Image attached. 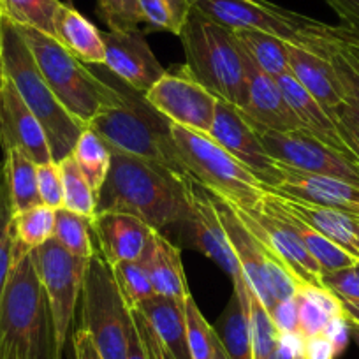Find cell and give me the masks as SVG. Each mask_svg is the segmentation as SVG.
Masks as SVG:
<instances>
[{
  "instance_id": "obj_38",
  "label": "cell",
  "mask_w": 359,
  "mask_h": 359,
  "mask_svg": "<svg viewBox=\"0 0 359 359\" xmlns=\"http://www.w3.org/2000/svg\"><path fill=\"white\" fill-rule=\"evenodd\" d=\"M144 23L157 30H165L180 36L191 15L189 0H137Z\"/></svg>"
},
{
  "instance_id": "obj_54",
  "label": "cell",
  "mask_w": 359,
  "mask_h": 359,
  "mask_svg": "<svg viewBox=\"0 0 359 359\" xmlns=\"http://www.w3.org/2000/svg\"><path fill=\"white\" fill-rule=\"evenodd\" d=\"M130 320H133V319H130ZM126 359H147L143 347H141L140 337H137V333H136V330H134V326H130L129 347H127V358Z\"/></svg>"
},
{
  "instance_id": "obj_47",
  "label": "cell",
  "mask_w": 359,
  "mask_h": 359,
  "mask_svg": "<svg viewBox=\"0 0 359 359\" xmlns=\"http://www.w3.org/2000/svg\"><path fill=\"white\" fill-rule=\"evenodd\" d=\"M271 320H273L275 327L278 333H291V331H299V320H298V299L289 298L277 302L273 310L269 312Z\"/></svg>"
},
{
  "instance_id": "obj_7",
  "label": "cell",
  "mask_w": 359,
  "mask_h": 359,
  "mask_svg": "<svg viewBox=\"0 0 359 359\" xmlns=\"http://www.w3.org/2000/svg\"><path fill=\"white\" fill-rule=\"evenodd\" d=\"M178 37L192 76L213 95L243 108L247 102L245 50L233 30L191 11Z\"/></svg>"
},
{
  "instance_id": "obj_28",
  "label": "cell",
  "mask_w": 359,
  "mask_h": 359,
  "mask_svg": "<svg viewBox=\"0 0 359 359\" xmlns=\"http://www.w3.org/2000/svg\"><path fill=\"white\" fill-rule=\"evenodd\" d=\"M233 296L213 326L231 359H252L250 320L247 305V282L243 275L233 280Z\"/></svg>"
},
{
  "instance_id": "obj_58",
  "label": "cell",
  "mask_w": 359,
  "mask_h": 359,
  "mask_svg": "<svg viewBox=\"0 0 359 359\" xmlns=\"http://www.w3.org/2000/svg\"><path fill=\"white\" fill-rule=\"evenodd\" d=\"M345 316H347V313H345ZM347 323H348V331H351V338H354V341L359 347V323L358 320L351 319L348 316H347Z\"/></svg>"
},
{
  "instance_id": "obj_16",
  "label": "cell",
  "mask_w": 359,
  "mask_h": 359,
  "mask_svg": "<svg viewBox=\"0 0 359 359\" xmlns=\"http://www.w3.org/2000/svg\"><path fill=\"white\" fill-rule=\"evenodd\" d=\"M102 39L106 46L104 67L140 94H147L164 76L165 69L157 60L140 29L126 32L108 30L102 32Z\"/></svg>"
},
{
  "instance_id": "obj_4",
  "label": "cell",
  "mask_w": 359,
  "mask_h": 359,
  "mask_svg": "<svg viewBox=\"0 0 359 359\" xmlns=\"http://www.w3.org/2000/svg\"><path fill=\"white\" fill-rule=\"evenodd\" d=\"M16 27L55 97L83 127L106 109L122 104L118 86L99 78L55 37L30 27Z\"/></svg>"
},
{
  "instance_id": "obj_2",
  "label": "cell",
  "mask_w": 359,
  "mask_h": 359,
  "mask_svg": "<svg viewBox=\"0 0 359 359\" xmlns=\"http://www.w3.org/2000/svg\"><path fill=\"white\" fill-rule=\"evenodd\" d=\"M0 359H60L34 250L15 247V262L0 299Z\"/></svg>"
},
{
  "instance_id": "obj_57",
  "label": "cell",
  "mask_w": 359,
  "mask_h": 359,
  "mask_svg": "<svg viewBox=\"0 0 359 359\" xmlns=\"http://www.w3.org/2000/svg\"><path fill=\"white\" fill-rule=\"evenodd\" d=\"M344 303V310L351 319L358 320L359 323V302H348V299H341Z\"/></svg>"
},
{
  "instance_id": "obj_10",
  "label": "cell",
  "mask_w": 359,
  "mask_h": 359,
  "mask_svg": "<svg viewBox=\"0 0 359 359\" xmlns=\"http://www.w3.org/2000/svg\"><path fill=\"white\" fill-rule=\"evenodd\" d=\"M34 259H36L37 275L50 303L58 358L62 359L76 316V306L81 298L88 261L72 255L55 238L36 248Z\"/></svg>"
},
{
  "instance_id": "obj_1",
  "label": "cell",
  "mask_w": 359,
  "mask_h": 359,
  "mask_svg": "<svg viewBox=\"0 0 359 359\" xmlns=\"http://www.w3.org/2000/svg\"><path fill=\"white\" fill-rule=\"evenodd\" d=\"M192 189L194 184H185L164 169L113 151L97 212L130 213L161 234L172 227L180 231L191 212Z\"/></svg>"
},
{
  "instance_id": "obj_25",
  "label": "cell",
  "mask_w": 359,
  "mask_h": 359,
  "mask_svg": "<svg viewBox=\"0 0 359 359\" xmlns=\"http://www.w3.org/2000/svg\"><path fill=\"white\" fill-rule=\"evenodd\" d=\"M271 194H275V192H271ZM275 198L285 210L294 213L296 217L305 220L320 234L330 238L338 247L359 259V213L324 208V206L312 205V203L284 198L280 194H275Z\"/></svg>"
},
{
  "instance_id": "obj_44",
  "label": "cell",
  "mask_w": 359,
  "mask_h": 359,
  "mask_svg": "<svg viewBox=\"0 0 359 359\" xmlns=\"http://www.w3.org/2000/svg\"><path fill=\"white\" fill-rule=\"evenodd\" d=\"M37 191L41 205L53 210L62 208V172L57 161L37 164Z\"/></svg>"
},
{
  "instance_id": "obj_12",
  "label": "cell",
  "mask_w": 359,
  "mask_h": 359,
  "mask_svg": "<svg viewBox=\"0 0 359 359\" xmlns=\"http://www.w3.org/2000/svg\"><path fill=\"white\" fill-rule=\"evenodd\" d=\"M148 104L176 126L210 134L219 97L198 81L187 65H176L144 94Z\"/></svg>"
},
{
  "instance_id": "obj_41",
  "label": "cell",
  "mask_w": 359,
  "mask_h": 359,
  "mask_svg": "<svg viewBox=\"0 0 359 359\" xmlns=\"http://www.w3.org/2000/svg\"><path fill=\"white\" fill-rule=\"evenodd\" d=\"M111 268L120 294H122L123 303L129 310L136 309L144 299H150L151 296H155L150 278H148L147 271L140 261L120 262Z\"/></svg>"
},
{
  "instance_id": "obj_55",
  "label": "cell",
  "mask_w": 359,
  "mask_h": 359,
  "mask_svg": "<svg viewBox=\"0 0 359 359\" xmlns=\"http://www.w3.org/2000/svg\"><path fill=\"white\" fill-rule=\"evenodd\" d=\"M337 109H340L344 115H347L348 118L354 120L355 123H359V102L358 101H352V99H347L341 106H338Z\"/></svg>"
},
{
  "instance_id": "obj_60",
  "label": "cell",
  "mask_w": 359,
  "mask_h": 359,
  "mask_svg": "<svg viewBox=\"0 0 359 359\" xmlns=\"http://www.w3.org/2000/svg\"><path fill=\"white\" fill-rule=\"evenodd\" d=\"M341 25V23H340ZM345 27V25H344ZM345 30H347V34H348V37H351L352 41H354V43H358L359 44V34H355L354 30H351V29H347V27H345Z\"/></svg>"
},
{
  "instance_id": "obj_22",
  "label": "cell",
  "mask_w": 359,
  "mask_h": 359,
  "mask_svg": "<svg viewBox=\"0 0 359 359\" xmlns=\"http://www.w3.org/2000/svg\"><path fill=\"white\" fill-rule=\"evenodd\" d=\"M289 71L299 85L327 111H334L347 101L345 90L331 58L287 43Z\"/></svg>"
},
{
  "instance_id": "obj_32",
  "label": "cell",
  "mask_w": 359,
  "mask_h": 359,
  "mask_svg": "<svg viewBox=\"0 0 359 359\" xmlns=\"http://www.w3.org/2000/svg\"><path fill=\"white\" fill-rule=\"evenodd\" d=\"M255 65L271 78L289 74L287 43L259 30H233Z\"/></svg>"
},
{
  "instance_id": "obj_50",
  "label": "cell",
  "mask_w": 359,
  "mask_h": 359,
  "mask_svg": "<svg viewBox=\"0 0 359 359\" xmlns=\"http://www.w3.org/2000/svg\"><path fill=\"white\" fill-rule=\"evenodd\" d=\"M331 113H333L334 120H337L338 129H340V134L341 137H344L345 143H347L348 150H351L352 154L355 155V158L359 161V123H355L354 120H351L347 115H344L340 109H334V111Z\"/></svg>"
},
{
  "instance_id": "obj_56",
  "label": "cell",
  "mask_w": 359,
  "mask_h": 359,
  "mask_svg": "<svg viewBox=\"0 0 359 359\" xmlns=\"http://www.w3.org/2000/svg\"><path fill=\"white\" fill-rule=\"evenodd\" d=\"M212 359H231L229 354L226 352V348H224L222 341H220L219 337H217L215 331H213V358Z\"/></svg>"
},
{
  "instance_id": "obj_61",
  "label": "cell",
  "mask_w": 359,
  "mask_h": 359,
  "mask_svg": "<svg viewBox=\"0 0 359 359\" xmlns=\"http://www.w3.org/2000/svg\"><path fill=\"white\" fill-rule=\"evenodd\" d=\"M0 36H2V11H0ZM0 81H2V62H0Z\"/></svg>"
},
{
  "instance_id": "obj_62",
  "label": "cell",
  "mask_w": 359,
  "mask_h": 359,
  "mask_svg": "<svg viewBox=\"0 0 359 359\" xmlns=\"http://www.w3.org/2000/svg\"><path fill=\"white\" fill-rule=\"evenodd\" d=\"M347 36H348V34H347Z\"/></svg>"
},
{
  "instance_id": "obj_21",
  "label": "cell",
  "mask_w": 359,
  "mask_h": 359,
  "mask_svg": "<svg viewBox=\"0 0 359 359\" xmlns=\"http://www.w3.org/2000/svg\"><path fill=\"white\" fill-rule=\"evenodd\" d=\"M280 164V162H278ZM282 180L277 189L269 192L284 198L312 203L324 208L345 210L359 213V185L333 176L313 175L280 164Z\"/></svg>"
},
{
  "instance_id": "obj_51",
  "label": "cell",
  "mask_w": 359,
  "mask_h": 359,
  "mask_svg": "<svg viewBox=\"0 0 359 359\" xmlns=\"http://www.w3.org/2000/svg\"><path fill=\"white\" fill-rule=\"evenodd\" d=\"M305 341L302 331H291V333H278L277 348L287 354L291 359H305Z\"/></svg>"
},
{
  "instance_id": "obj_36",
  "label": "cell",
  "mask_w": 359,
  "mask_h": 359,
  "mask_svg": "<svg viewBox=\"0 0 359 359\" xmlns=\"http://www.w3.org/2000/svg\"><path fill=\"white\" fill-rule=\"evenodd\" d=\"M92 227L90 220L81 215L69 212V210H57L55 215V233L53 238L72 255L81 259H92L97 252L92 241Z\"/></svg>"
},
{
  "instance_id": "obj_20",
  "label": "cell",
  "mask_w": 359,
  "mask_h": 359,
  "mask_svg": "<svg viewBox=\"0 0 359 359\" xmlns=\"http://www.w3.org/2000/svg\"><path fill=\"white\" fill-rule=\"evenodd\" d=\"M90 227L97 240L99 254L109 266L141 261L154 234L143 220L120 212H97Z\"/></svg>"
},
{
  "instance_id": "obj_27",
  "label": "cell",
  "mask_w": 359,
  "mask_h": 359,
  "mask_svg": "<svg viewBox=\"0 0 359 359\" xmlns=\"http://www.w3.org/2000/svg\"><path fill=\"white\" fill-rule=\"evenodd\" d=\"M133 310L143 313L158 340L169 348L175 359H191L184 302L155 294L150 299H144Z\"/></svg>"
},
{
  "instance_id": "obj_53",
  "label": "cell",
  "mask_w": 359,
  "mask_h": 359,
  "mask_svg": "<svg viewBox=\"0 0 359 359\" xmlns=\"http://www.w3.org/2000/svg\"><path fill=\"white\" fill-rule=\"evenodd\" d=\"M72 347H74V359H102L92 337L79 327L72 337Z\"/></svg>"
},
{
  "instance_id": "obj_8",
  "label": "cell",
  "mask_w": 359,
  "mask_h": 359,
  "mask_svg": "<svg viewBox=\"0 0 359 359\" xmlns=\"http://www.w3.org/2000/svg\"><path fill=\"white\" fill-rule=\"evenodd\" d=\"M171 136L196 184L240 208L252 210L261 205L264 185L210 134L171 122Z\"/></svg>"
},
{
  "instance_id": "obj_15",
  "label": "cell",
  "mask_w": 359,
  "mask_h": 359,
  "mask_svg": "<svg viewBox=\"0 0 359 359\" xmlns=\"http://www.w3.org/2000/svg\"><path fill=\"white\" fill-rule=\"evenodd\" d=\"M178 233L187 241L189 247L196 248L203 255L212 259L231 278V282L240 277V262L234 255L226 229L220 222L215 203L210 192L201 185L194 184L191 194V212Z\"/></svg>"
},
{
  "instance_id": "obj_59",
  "label": "cell",
  "mask_w": 359,
  "mask_h": 359,
  "mask_svg": "<svg viewBox=\"0 0 359 359\" xmlns=\"http://www.w3.org/2000/svg\"><path fill=\"white\" fill-rule=\"evenodd\" d=\"M269 359H291V358H289L287 354H284V352H282V351H278V348H275L273 355H271V358H269Z\"/></svg>"
},
{
  "instance_id": "obj_43",
  "label": "cell",
  "mask_w": 359,
  "mask_h": 359,
  "mask_svg": "<svg viewBox=\"0 0 359 359\" xmlns=\"http://www.w3.org/2000/svg\"><path fill=\"white\" fill-rule=\"evenodd\" d=\"M99 15L113 32L136 30L144 23L137 0H97Z\"/></svg>"
},
{
  "instance_id": "obj_35",
  "label": "cell",
  "mask_w": 359,
  "mask_h": 359,
  "mask_svg": "<svg viewBox=\"0 0 359 359\" xmlns=\"http://www.w3.org/2000/svg\"><path fill=\"white\" fill-rule=\"evenodd\" d=\"M60 0H0L2 16L16 25L30 27L53 37V22Z\"/></svg>"
},
{
  "instance_id": "obj_29",
  "label": "cell",
  "mask_w": 359,
  "mask_h": 359,
  "mask_svg": "<svg viewBox=\"0 0 359 359\" xmlns=\"http://www.w3.org/2000/svg\"><path fill=\"white\" fill-rule=\"evenodd\" d=\"M262 201L266 205H269L289 226L292 227L298 238L302 240V243L305 245L306 250L310 252L313 259L319 262V266L323 268V271H337V269L348 268V266L359 264V259L354 257L352 254L345 252L344 248L338 247L337 243L326 238L324 234H320L319 231L313 229L310 224H306L305 220H302L299 217H296L294 213H291L289 210H285L284 206L278 203V199L275 198V194L266 191Z\"/></svg>"
},
{
  "instance_id": "obj_39",
  "label": "cell",
  "mask_w": 359,
  "mask_h": 359,
  "mask_svg": "<svg viewBox=\"0 0 359 359\" xmlns=\"http://www.w3.org/2000/svg\"><path fill=\"white\" fill-rule=\"evenodd\" d=\"M13 206L9 199L4 162H0V299L4 294L13 262H15V233H13Z\"/></svg>"
},
{
  "instance_id": "obj_23",
  "label": "cell",
  "mask_w": 359,
  "mask_h": 359,
  "mask_svg": "<svg viewBox=\"0 0 359 359\" xmlns=\"http://www.w3.org/2000/svg\"><path fill=\"white\" fill-rule=\"evenodd\" d=\"M140 262L143 264L157 296L184 303L191 296L182 262V250L164 234L154 231Z\"/></svg>"
},
{
  "instance_id": "obj_17",
  "label": "cell",
  "mask_w": 359,
  "mask_h": 359,
  "mask_svg": "<svg viewBox=\"0 0 359 359\" xmlns=\"http://www.w3.org/2000/svg\"><path fill=\"white\" fill-rule=\"evenodd\" d=\"M0 147L18 148L36 164L55 161L43 126L6 76L0 81Z\"/></svg>"
},
{
  "instance_id": "obj_5",
  "label": "cell",
  "mask_w": 359,
  "mask_h": 359,
  "mask_svg": "<svg viewBox=\"0 0 359 359\" xmlns=\"http://www.w3.org/2000/svg\"><path fill=\"white\" fill-rule=\"evenodd\" d=\"M0 62L2 76L15 85L20 97L43 126L55 161L58 162L71 155L85 127L55 97L53 90L41 74L18 27L4 16L0 36Z\"/></svg>"
},
{
  "instance_id": "obj_13",
  "label": "cell",
  "mask_w": 359,
  "mask_h": 359,
  "mask_svg": "<svg viewBox=\"0 0 359 359\" xmlns=\"http://www.w3.org/2000/svg\"><path fill=\"white\" fill-rule=\"evenodd\" d=\"M234 210L240 215V219L243 220L247 229L275 257L280 259L291 269V273L298 278L299 284L302 282L320 284L323 268L319 266V262L310 255V252L302 243L298 234L292 231V227L271 206L261 201L257 208L245 210L240 208V206H234Z\"/></svg>"
},
{
  "instance_id": "obj_52",
  "label": "cell",
  "mask_w": 359,
  "mask_h": 359,
  "mask_svg": "<svg viewBox=\"0 0 359 359\" xmlns=\"http://www.w3.org/2000/svg\"><path fill=\"white\" fill-rule=\"evenodd\" d=\"M338 354L326 334L309 337L305 341V359H337Z\"/></svg>"
},
{
  "instance_id": "obj_31",
  "label": "cell",
  "mask_w": 359,
  "mask_h": 359,
  "mask_svg": "<svg viewBox=\"0 0 359 359\" xmlns=\"http://www.w3.org/2000/svg\"><path fill=\"white\" fill-rule=\"evenodd\" d=\"M111 155V148L90 127H85L81 130L71 151V157L74 158L76 165L81 169V172L86 176V180L90 182L92 189L97 192V196L109 175Z\"/></svg>"
},
{
  "instance_id": "obj_48",
  "label": "cell",
  "mask_w": 359,
  "mask_h": 359,
  "mask_svg": "<svg viewBox=\"0 0 359 359\" xmlns=\"http://www.w3.org/2000/svg\"><path fill=\"white\" fill-rule=\"evenodd\" d=\"M340 18L341 25L359 34V0H324Z\"/></svg>"
},
{
  "instance_id": "obj_18",
  "label": "cell",
  "mask_w": 359,
  "mask_h": 359,
  "mask_svg": "<svg viewBox=\"0 0 359 359\" xmlns=\"http://www.w3.org/2000/svg\"><path fill=\"white\" fill-rule=\"evenodd\" d=\"M212 196L213 203H215L217 213L222 222L224 229H226L227 238L231 241L234 255H236L238 262H240L241 275H243L245 282L254 292L255 298L264 305L268 312L273 310L277 305L273 298V292L269 287V277H268V264H266L264 248H262L261 241L247 229L243 220L236 213L234 206L229 201L222 198Z\"/></svg>"
},
{
  "instance_id": "obj_46",
  "label": "cell",
  "mask_w": 359,
  "mask_h": 359,
  "mask_svg": "<svg viewBox=\"0 0 359 359\" xmlns=\"http://www.w3.org/2000/svg\"><path fill=\"white\" fill-rule=\"evenodd\" d=\"M320 284L333 291L340 299L359 302V264L337 271H323Z\"/></svg>"
},
{
  "instance_id": "obj_24",
  "label": "cell",
  "mask_w": 359,
  "mask_h": 359,
  "mask_svg": "<svg viewBox=\"0 0 359 359\" xmlns=\"http://www.w3.org/2000/svg\"><path fill=\"white\" fill-rule=\"evenodd\" d=\"M275 79H277L278 86H280L282 94L287 99L289 106H291L292 111L298 116L299 123H302V129H305L306 133H309L310 136L316 137V140L326 143L327 147L334 148V150L341 151V154L355 157V155L348 150L344 137H341L333 113L327 111L319 101H316V99L299 85L298 79H296L291 72L284 76H278V78Z\"/></svg>"
},
{
  "instance_id": "obj_19",
  "label": "cell",
  "mask_w": 359,
  "mask_h": 359,
  "mask_svg": "<svg viewBox=\"0 0 359 359\" xmlns=\"http://www.w3.org/2000/svg\"><path fill=\"white\" fill-rule=\"evenodd\" d=\"M245 71H247V102L240 109L245 118L254 126L277 133L302 129L298 116L282 94L277 79L266 74L252 62L245 51Z\"/></svg>"
},
{
  "instance_id": "obj_42",
  "label": "cell",
  "mask_w": 359,
  "mask_h": 359,
  "mask_svg": "<svg viewBox=\"0 0 359 359\" xmlns=\"http://www.w3.org/2000/svg\"><path fill=\"white\" fill-rule=\"evenodd\" d=\"M185 320H187V344L191 359L213 358V326L199 310L194 296L185 299Z\"/></svg>"
},
{
  "instance_id": "obj_26",
  "label": "cell",
  "mask_w": 359,
  "mask_h": 359,
  "mask_svg": "<svg viewBox=\"0 0 359 359\" xmlns=\"http://www.w3.org/2000/svg\"><path fill=\"white\" fill-rule=\"evenodd\" d=\"M53 37L83 64L104 65L106 46L102 32L74 8L62 4L53 22Z\"/></svg>"
},
{
  "instance_id": "obj_9",
  "label": "cell",
  "mask_w": 359,
  "mask_h": 359,
  "mask_svg": "<svg viewBox=\"0 0 359 359\" xmlns=\"http://www.w3.org/2000/svg\"><path fill=\"white\" fill-rule=\"evenodd\" d=\"M133 320L116 285L113 268L99 250L86 262L79 330L92 337L102 359H126Z\"/></svg>"
},
{
  "instance_id": "obj_6",
  "label": "cell",
  "mask_w": 359,
  "mask_h": 359,
  "mask_svg": "<svg viewBox=\"0 0 359 359\" xmlns=\"http://www.w3.org/2000/svg\"><path fill=\"white\" fill-rule=\"evenodd\" d=\"M192 11L229 30H259L331 58L338 25L289 11L268 0H189Z\"/></svg>"
},
{
  "instance_id": "obj_37",
  "label": "cell",
  "mask_w": 359,
  "mask_h": 359,
  "mask_svg": "<svg viewBox=\"0 0 359 359\" xmlns=\"http://www.w3.org/2000/svg\"><path fill=\"white\" fill-rule=\"evenodd\" d=\"M248 320H250L252 337V359H269L277 348L278 331L275 327L271 316L261 302L255 298L250 287L247 289Z\"/></svg>"
},
{
  "instance_id": "obj_45",
  "label": "cell",
  "mask_w": 359,
  "mask_h": 359,
  "mask_svg": "<svg viewBox=\"0 0 359 359\" xmlns=\"http://www.w3.org/2000/svg\"><path fill=\"white\" fill-rule=\"evenodd\" d=\"M296 299H298V320H299V331L303 337H316L324 331L333 317L323 309L317 302L309 298L303 292H296Z\"/></svg>"
},
{
  "instance_id": "obj_3",
  "label": "cell",
  "mask_w": 359,
  "mask_h": 359,
  "mask_svg": "<svg viewBox=\"0 0 359 359\" xmlns=\"http://www.w3.org/2000/svg\"><path fill=\"white\" fill-rule=\"evenodd\" d=\"M118 90L122 104L95 116L90 129H94L113 151L164 169L185 184H196L172 141L171 122L148 104L143 94L130 86Z\"/></svg>"
},
{
  "instance_id": "obj_30",
  "label": "cell",
  "mask_w": 359,
  "mask_h": 359,
  "mask_svg": "<svg viewBox=\"0 0 359 359\" xmlns=\"http://www.w3.org/2000/svg\"><path fill=\"white\" fill-rule=\"evenodd\" d=\"M4 172L8 180L13 213L41 205L37 191V164L18 148L4 151Z\"/></svg>"
},
{
  "instance_id": "obj_14",
  "label": "cell",
  "mask_w": 359,
  "mask_h": 359,
  "mask_svg": "<svg viewBox=\"0 0 359 359\" xmlns=\"http://www.w3.org/2000/svg\"><path fill=\"white\" fill-rule=\"evenodd\" d=\"M210 136L224 150L236 157L248 171L254 172L255 178L266 187V191H273L278 187L282 180L280 164L269 157L240 108L224 99H219Z\"/></svg>"
},
{
  "instance_id": "obj_33",
  "label": "cell",
  "mask_w": 359,
  "mask_h": 359,
  "mask_svg": "<svg viewBox=\"0 0 359 359\" xmlns=\"http://www.w3.org/2000/svg\"><path fill=\"white\" fill-rule=\"evenodd\" d=\"M62 172V208L92 220L97 213V192L76 165L71 155L58 161Z\"/></svg>"
},
{
  "instance_id": "obj_49",
  "label": "cell",
  "mask_w": 359,
  "mask_h": 359,
  "mask_svg": "<svg viewBox=\"0 0 359 359\" xmlns=\"http://www.w3.org/2000/svg\"><path fill=\"white\" fill-rule=\"evenodd\" d=\"M323 334H326L327 340L333 344L334 351L340 355L345 351L348 344V338H351V331H348V323L347 316H338L327 323V326L324 327Z\"/></svg>"
},
{
  "instance_id": "obj_40",
  "label": "cell",
  "mask_w": 359,
  "mask_h": 359,
  "mask_svg": "<svg viewBox=\"0 0 359 359\" xmlns=\"http://www.w3.org/2000/svg\"><path fill=\"white\" fill-rule=\"evenodd\" d=\"M331 62L345 90V97L359 102V44L347 36L344 25H338V44Z\"/></svg>"
},
{
  "instance_id": "obj_34",
  "label": "cell",
  "mask_w": 359,
  "mask_h": 359,
  "mask_svg": "<svg viewBox=\"0 0 359 359\" xmlns=\"http://www.w3.org/2000/svg\"><path fill=\"white\" fill-rule=\"evenodd\" d=\"M55 215L57 210L46 205H37L13 217L15 247L18 250L30 252L39 248L53 238Z\"/></svg>"
},
{
  "instance_id": "obj_11",
  "label": "cell",
  "mask_w": 359,
  "mask_h": 359,
  "mask_svg": "<svg viewBox=\"0 0 359 359\" xmlns=\"http://www.w3.org/2000/svg\"><path fill=\"white\" fill-rule=\"evenodd\" d=\"M250 126L273 161L299 171L333 176L359 185L358 158L327 147L326 143L310 136L305 129L277 133V130L262 129L254 123Z\"/></svg>"
}]
</instances>
